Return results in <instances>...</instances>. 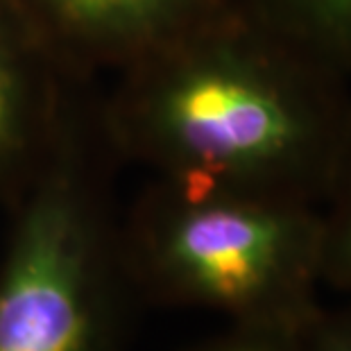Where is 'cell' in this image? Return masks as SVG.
I'll return each mask as SVG.
<instances>
[{
	"instance_id": "6da1fadb",
	"label": "cell",
	"mask_w": 351,
	"mask_h": 351,
	"mask_svg": "<svg viewBox=\"0 0 351 351\" xmlns=\"http://www.w3.org/2000/svg\"><path fill=\"white\" fill-rule=\"evenodd\" d=\"M121 166L319 206L351 127V80L231 0L111 75L98 95Z\"/></svg>"
},
{
	"instance_id": "7a4b0ae2",
	"label": "cell",
	"mask_w": 351,
	"mask_h": 351,
	"mask_svg": "<svg viewBox=\"0 0 351 351\" xmlns=\"http://www.w3.org/2000/svg\"><path fill=\"white\" fill-rule=\"evenodd\" d=\"M118 166L88 82L39 170L5 206L0 351L130 349L143 306L123 263Z\"/></svg>"
},
{
	"instance_id": "3957f363",
	"label": "cell",
	"mask_w": 351,
	"mask_h": 351,
	"mask_svg": "<svg viewBox=\"0 0 351 351\" xmlns=\"http://www.w3.org/2000/svg\"><path fill=\"white\" fill-rule=\"evenodd\" d=\"M121 252L145 308L306 328L322 311L319 206L145 177L121 208Z\"/></svg>"
},
{
	"instance_id": "277c9868",
	"label": "cell",
	"mask_w": 351,
	"mask_h": 351,
	"mask_svg": "<svg viewBox=\"0 0 351 351\" xmlns=\"http://www.w3.org/2000/svg\"><path fill=\"white\" fill-rule=\"evenodd\" d=\"M71 77L116 75L231 0H3Z\"/></svg>"
},
{
	"instance_id": "5b68a950",
	"label": "cell",
	"mask_w": 351,
	"mask_h": 351,
	"mask_svg": "<svg viewBox=\"0 0 351 351\" xmlns=\"http://www.w3.org/2000/svg\"><path fill=\"white\" fill-rule=\"evenodd\" d=\"M88 82L57 66L0 0V204L25 189L62 132L77 88Z\"/></svg>"
},
{
	"instance_id": "8992f818",
	"label": "cell",
	"mask_w": 351,
	"mask_h": 351,
	"mask_svg": "<svg viewBox=\"0 0 351 351\" xmlns=\"http://www.w3.org/2000/svg\"><path fill=\"white\" fill-rule=\"evenodd\" d=\"M274 32L351 80V0H236Z\"/></svg>"
},
{
	"instance_id": "52a82bcc",
	"label": "cell",
	"mask_w": 351,
	"mask_h": 351,
	"mask_svg": "<svg viewBox=\"0 0 351 351\" xmlns=\"http://www.w3.org/2000/svg\"><path fill=\"white\" fill-rule=\"evenodd\" d=\"M322 286L351 300V127L319 204Z\"/></svg>"
},
{
	"instance_id": "ba28073f",
	"label": "cell",
	"mask_w": 351,
	"mask_h": 351,
	"mask_svg": "<svg viewBox=\"0 0 351 351\" xmlns=\"http://www.w3.org/2000/svg\"><path fill=\"white\" fill-rule=\"evenodd\" d=\"M184 351H308L306 328L267 324H225L218 333Z\"/></svg>"
},
{
	"instance_id": "9c48e42d",
	"label": "cell",
	"mask_w": 351,
	"mask_h": 351,
	"mask_svg": "<svg viewBox=\"0 0 351 351\" xmlns=\"http://www.w3.org/2000/svg\"><path fill=\"white\" fill-rule=\"evenodd\" d=\"M308 351H351V300L342 306H322L317 317L306 326Z\"/></svg>"
}]
</instances>
